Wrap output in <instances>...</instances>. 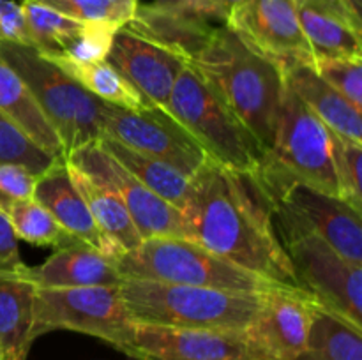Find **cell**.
<instances>
[{
    "mask_svg": "<svg viewBox=\"0 0 362 360\" xmlns=\"http://www.w3.org/2000/svg\"><path fill=\"white\" fill-rule=\"evenodd\" d=\"M67 166H69L74 186L80 191L81 198L87 203L88 210H90L92 217H94L95 224L101 229L103 235L117 247L120 254L136 249L144 240H141L138 229L134 228L115 187L101 176L83 172V169L76 168L69 162H67Z\"/></svg>",
    "mask_w": 362,
    "mask_h": 360,
    "instance_id": "23",
    "label": "cell"
},
{
    "mask_svg": "<svg viewBox=\"0 0 362 360\" xmlns=\"http://www.w3.org/2000/svg\"><path fill=\"white\" fill-rule=\"evenodd\" d=\"M313 66L331 87L362 109V59L315 56Z\"/></svg>",
    "mask_w": 362,
    "mask_h": 360,
    "instance_id": "33",
    "label": "cell"
},
{
    "mask_svg": "<svg viewBox=\"0 0 362 360\" xmlns=\"http://www.w3.org/2000/svg\"><path fill=\"white\" fill-rule=\"evenodd\" d=\"M313 300L297 288L279 286L265 295L264 307L246 334L272 360H296L308 346Z\"/></svg>",
    "mask_w": 362,
    "mask_h": 360,
    "instance_id": "17",
    "label": "cell"
},
{
    "mask_svg": "<svg viewBox=\"0 0 362 360\" xmlns=\"http://www.w3.org/2000/svg\"><path fill=\"white\" fill-rule=\"evenodd\" d=\"M73 80L103 102L126 109L145 108L144 99L126 81V78L113 69L106 60L95 62H74V60H52Z\"/></svg>",
    "mask_w": 362,
    "mask_h": 360,
    "instance_id": "28",
    "label": "cell"
},
{
    "mask_svg": "<svg viewBox=\"0 0 362 360\" xmlns=\"http://www.w3.org/2000/svg\"><path fill=\"white\" fill-rule=\"evenodd\" d=\"M30 46L49 60H105L120 27L103 21H81L37 2H21Z\"/></svg>",
    "mask_w": 362,
    "mask_h": 360,
    "instance_id": "15",
    "label": "cell"
},
{
    "mask_svg": "<svg viewBox=\"0 0 362 360\" xmlns=\"http://www.w3.org/2000/svg\"><path fill=\"white\" fill-rule=\"evenodd\" d=\"M127 356L136 360H272L246 330L134 325Z\"/></svg>",
    "mask_w": 362,
    "mask_h": 360,
    "instance_id": "12",
    "label": "cell"
},
{
    "mask_svg": "<svg viewBox=\"0 0 362 360\" xmlns=\"http://www.w3.org/2000/svg\"><path fill=\"white\" fill-rule=\"evenodd\" d=\"M98 143L110 157L115 159L131 175L136 176L148 189L154 191L158 196H161L163 200H166L182 212L187 196H189V176L180 173L179 169L170 166L168 162L133 150V148L119 143V141L110 136H101Z\"/></svg>",
    "mask_w": 362,
    "mask_h": 360,
    "instance_id": "26",
    "label": "cell"
},
{
    "mask_svg": "<svg viewBox=\"0 0 362 360\" xmlns=\"http://www.w3.org/2000/svg\"><path fill=\"white\" fill-rule=\"evenodd\" d=\"M191 66L218 92L265 152L274 143L285 95L279 64L247 44L226 25L216 27Z\"/></svg>",
    "mask_w": 362,
    "mask_h": 360,
    "instance_id": "2",
    "label": "cell"
},
{
    "mask_svg": "<svg viewBox=\"0 0 362 360\" xmlns=\"http://www.w3.org/2000/svg\"><path fill=\"white\" fill-rule=\"evenodd\" d=\"M106 62L140 94L147 108L168 106L170 94L187 60L158 42L120 27L113 35Z\"/></svg>",
    "mask_w": 362,
    "mask_h": 360,
    "instance_id": "14",
    "label": "cell"
},
{
    "mask_svg": "<svg viewBox=\"0 0 362 360\" xmlns=\"http://www.w3.org/2000/svg\"><path fill=\"white\" fill-rule=\"evenodd\" d=\"M27 268L28 267L20 256L16 233H14L7 215L0 212V274L21 275Z\"/></svg>",
    "mask_w": 362,
    "mask_h": 360,
    "instance_id": "36",
    "label": "cell"
},
{
    "mask_svg": "<svg viewBox=\"0 0 362 360\" xmlns=\"http://www.w3.org/2000/svg\"><path fill=\"white\" fill-rule=\"evenodd\" d=\"M0 56L20 74L42 115L55 131L64 157L103 136L105 102L35 48L20 42H0Z\"/></svg>",
    "mask_w": 362,
    "mask_h": 360,
    "instance_id": "5",
    "label": "cell"
},
{
    "mask_svg": "<svg viewBox=\"0 0 362 360\" xmlns=\"http://www.w3.org/2000/svg\"><path fill=\"white\" fill-rule=\"evenodd\" d=\"M48 6L81 21H103L124 27L140 6L138 0H27Z\"/></svg>",
    "mask_w": 362,
    "mask_h": 360,
    "instance_id": "32",
    "label": "cell"
},
{
    "mask_svg": "<svg viewBox=\"0 0 362 360\" xmlns=\"http://www.w3.org/2000/svg\"><path fill=\"white\" fill-rule=\"evenodd\" d=\"M267 155L303 182L338 196L329 127L288 88Z\"/></svg>",
    "mask_w": 362,
    "mask_h": 360,
    "instance_id": "11",
    "label": "cell"
},
{
    "mask_svg": "<svg viewBox=\"0 0 362 360\" xmlns=\"http://www.w3.org/2000/svg\"><path fill=\"white\" fill-rule=\"evenodd\" d=\"M35 286L23 274H0V349L4 360H27L35 339Z\"/></svg>",
    "mask_w": 362,
    "mask_h": 360,
    "instance_id": "24",
    "label": "cell"
},
{
    "mask_svg": "<svg viewBox=\"0 0 362 360\" xmlns=\"http://www.w3.org/2000/svg\"><path fill=\"white\" fill-rule=\"evenodd\" d=\"M35 288H80V286H120L124 277L115 260L81 240L59 247L39 267L23 272Z\"/></svg>",
    "mask_w": 362,
    "mask_h": 360,
    "instance_id": "19",
    "label": "cell"
},
{
    "mask_svg": "<svg viewBox=\"0 0 362 360\" xmlns=\"http://www.w3.org/2000/svg\"><path fill=\"white\" fill-rule=\"evenodd\" d=\"M285 85L311 113L332 133L362 145L361 109L327 83L313 66V60H293L281 67Z\"/></svg>",
    "mask_w": 362,
    "mask_h": 360,
    "instance_id": "20",
    "label": "cell"
},
{
    "mask_svg": "<svg viewBox=\"0 0 362 360\" xmlns=\"http://www.w3.org/2000/svg\"><path fill=\"white\" fill-rule=\"evenodd\" d=\"M64 159L83 172L101 176L115 187L141 240L156 239V236L186 239L182 212L148 189L136 176L131 175L124 166L110 157L99 147V143L85 145Z\"/></svg>",
    "mask_w": 362,
    "mask_h": 360,
    "instance_id": "13",
    "label": "cell"
},
{
    "mask_svg": "<svg viewBox=\"0 0 362 360\" xmlns=\"http://www.w3.org/2000/svg\"><path fill=\"white\" fill-rule=\"evenodd\" d=\"M21 2H27V0H21Z\"/></svg>",
    "mask_w": 362,
    "mask_h": 360,
    "instance_id": "40",
    "label": "cell"
},
{
    "mask_svg": "<svg viewBox=\"0 0 362 360\" xmlns=\"http://www.w3.org/2000/svg\"><path fill=\"white\" fill-rule=\"evenodd\" d=\"M225 25L281 67L293 60H313L297 18L296 0H246Z\"/></svg>",
    "mask_w": 362,
    "mask_h": 360,
    "instance_id": "16",
    "label": "cell"
},
{
    "mask_svg": "<svg viewBox=\"0 0 362 360\" xmlns=\"http://www.w3.org/2000/svg\"><path fill=\"white\" fill-rule=\"evenodd\" d=\"M35 176L27 168L14 162H0V212L6 214L16 200L32 198Z\"/></svg>",
    "mask_w": 362,
    "mask_h": 360,
    "instance_id": "34",
    "label": "cell"
},
{
    "mask_svg": "<svg viewBox=\"0 0 362 360\" xmlns=\"http://www.w3.org/2000/svg\"><path fill=\"white\" fill-rule=\"evenodd\" d=\"M7 219L16 233L18 240H25L34 246H49L59 247L74 242L73 235L66 232L52 214L42 207L34 198L27 200H16L9 205L6 210Z\"/></svg>",
    "mask_w": 362,
    "mask_h": 360,
    "instance_id": "29",
    "label": "cell"
},
{
    "mask_svg": "<svg viewBox=\"0 0 362 360\" xmlns=\"http://www.w3.org/2000/svg\"><path fill=\"white\" fill-rule=\"evenodd\" d=\"M103 136L168 162L186 176H193L209 155L197 140L165 108L126 109L105 102Z\"/></svg>",
    "mask_w": 362,
    "mask_h": 360,
    "instance_id": "10",
    "label": "cell"
},
{
    "mask_svg": "<svg viewBox=\"0 0 362 360\" xmlns=\"http://www.w3.org/2000/svg\"><path fill=\"white\" fill-rule=\"evenodd\" d=\"M124 27L134 34L158 42L172 52L179 53L187 64L202 52L211 39L216 27H211L205 18L186 11L163 9L158 6H138L133 18Z\"/></svg>",
    "mask_w": 362,
    "mask_h": 360,
    "instance_id": "22",
    "label": "cell"
},
{
    "mask_svg": "<svg viewBox=\"0 0 362 360\" xmlns=\"http://www.w3.org/2000/svg\"><path fill=\"white\" fill-rule=\"evenodd\" d=\"M182 215L186 239L240 268L297 288L271 203L253 172H233L207 159L191 176Z\"/></svg>",
    "mask_w": 362,
    "mask_h": 360,
    "instance_id": "1",
    "label": "cell"
},
{
    "mask_svg": "<svg viewBox=\"0 0 362 360\" xmlns=\"http://www.w3.org/2000/svg\"><path fill=\"white\" fill-rule=\"evenodd\" d=\"M32 198L41 203L74 239L90 244L113 260L120 256L117 247L103 235L95 224L87 203L81 198L78 187L74 186L69 166L64 157L49 166L45 173L35 176Z\"/></svg>",
    "mask_w": 362,
    "mask_h": 360,
    "instance_id": "18",
    "label": "cell"
},
{
    "mask_svg": "<svg viewBox=\"0 0 362 360\" xmlns=\"http://www.w3.org/2000/svg\"><path fill=\"white\" fill-rule=\"evenodd\" d=\"M296 11L313 59H362V27L339 0H296Z\"/></svg>",
    "mask_w": 362,
    "mask_h": 360,
    "instance_id": "21",
    "label": "cell"
},
{
    "mask_svg": "<svg viewBox=\"0 0 362 360\" xmlns=\"http://www.w3.org/2000/svg\"><path fill=\"white\" fill-rule=\"evenodd\" d=\"M166 109L200 143L209 159L225 168L251 173L267 154L191 64L177 76Z\"/></svg>",
    "mask_w": 362,
    "mask_h": 360,
    "instance_id": "7",
    "label": "cell"
},
{
    "mask_svg": "<svg viewBox=\"0 0 362 360\" xmlns=\"http://www.w3.org/2000/svg\"><path fill=\"white\" fill-rule=\"evenodd\" d=\"M59 159L62 157L42 150L20 127L0 113V162H14L27 168L34 176H39Z\"/></svg>",
    "mask_w": 362,
    "mask_h": 360,
    "instance_id": "31",
    "label": "cell"
},
{
    "mask_svg": "<svg viewBox=\"0 0 362 360\" xmlns=\"http://www.w3.org/2000/svg\"><path fill=\"white\" fill-rule=\"evenodd\" d=\"M296 286L317 306L362 328V267L336 253L315 233L276 226Z\"/></svg>",
    "mask_w": 362,
    "mask_h": 360,
    "instance_id": "8",
    "label": "cell"
},
{
    "mask_svg": "<svg viewBox=\"0 0 362 360\" xmlns=\"http://www.w3.org/2000/svg\"><path fill=\"white\" fill-rule=\"evenodd\" d=\"M119 288L134 323L207 330H247L267 295L145 279H124Z\"/></svg>",
    "mask_w": 362,
    "mask_h": 360,
    "instance_id": "3",
    "label": "cell"
},
{
    "mask_svg": "<svg viewBox=\"0 0 362 360\" xmlns=\"http://www.w3.org/2000/svg\"><path fill=\"white\" fill-rule=\"evenodd\" d=\"M0 113L20 127L35 145L55 157H64L55 131L42 115L20 74L0 56Z\"/></svg>",
    "mask_w": 362,
    "mask_h": 360,
    "instance_id": "25",
    "label": "cell"
},
{
    "mask_svg": "<svg viewBox=\"0 0 362 360\" xmlns=\"http://www.w3.org/2000/svg\"><path fill=\"white\" fill-rule=\"evenodd\" d=\"M296 360H362V328L313 302L308 346Z\"/></svg>",
    "mask_w": 362,
    "mask_h": 360,
    "instance_id": "27",
    "label": "cell"
},
{
    "mask_svg": "<svg viewBox=\"0 0 362 360\" xmlns=\"http://www.w3.org/2000/svg\"><path fill=\"white\" fill-rule=\"evenodd\" d=\"M271 203L274 226L315 233L336 253L362 267V217L339 196L329 194L286 172L265 154L253 172Z\"/></svg>",
    "mask_w": 362,
    "mask_h": 360,
    "instance_id": "4",
    "label": "cell"
},
{
    "mask_svg": "<svg viewBox=\"0 0 362 360\" xmlns=\"http://www.w3.org/2000/svg\"><path fill=\"white\" fill-rule=\"evenodd\" d=\"M0 360H4V355H2V349H0Z\"/></svg>",
    "mask_w": 362,
    "mask_h": 360,
    "instance_id": "39",
    "label": "cell"
},
{
    "mask_svg": "<svg viewBox=\"0 0 362 360\" xmlns=\"http://www.w3.org/2000/svg\"><path fill=\"white\" fill-rule=\"evenodd\" d=\"M134 325L119 286L35 288V337L49 330H73L127 353L133 344Z\"/></svg>",
    "mask_w": 362,
    "mask_h": 360,
    "instance_id": "9",
    "label": "cell"
},
{
    "mask_svg": "<svg viewBox=\"0 0 362 360\" xmlns=\"http://www.w3.org/2000/svg\"><path fill=\"white\" fill-rule=\"evenodd\" d=\"M115 267L124 279H145L226 292L265 293L283 286L180 236L144 240L136 249L120 254Z\"/></svg>",
    "mask_w": 362,
    "mask_h": 360,
    "instance_id": "6",
    "label": "cell"
},
{
    "mask_svg": "<svg viewBox=\"0 0 362 360\" xmlns=\"http://www.w3.org/2000/svg\"><path fill=\"white\" fill-rule=\"evenodd\" d=\"M246 0H198L194 13L205 20H223V25L230 18V14L244 4Z\"/></svg>",
    "mask_w": 362,
    "mask_h": 360,
    "instance_id": "37",
    "label": "cell"
},
{
    "mask_svg": "<svg viewBox=\"0 0 362 360\" xmlns=\"http://www.w3.org/2000/svg\"><path fill=\"white\" fill-rule=\"evenodd\" d=\"M0 42H20L30 46V34L21 4L0 0Z\"/></svg>",
    "mask_w": 362,
    "mask_h": 360,
    "instance_id": "35",
    "label": "cell"
},
{
    "mask_svg": "<svg viewBox=\"0 0 362 360\" xmlns=\"http://www.w3.org/2000/svg\"><path fill=\"white\" fill-rule=\"evenodd\" d=\"M329 133H331V157L336 184H338V196L361 214L362 145L354 143V141L332 133L331 129H329Z\"/></svg>",
    "mask_w": 362,
    "mask_h": 360,
    "instance_id": "30",
    "label": "cell"
},
{
    "mask_svg": "<svg viewBox=\"0 0 362 360\" xmlns=\"http://www.w3.org/2000/svg\"><path fill=\"white\" fill-rule=\"evenodd\" d=\"M198 0H156L154 6L163 7V9L172 11H186V13H194ZM197 14V13H194Z\"/></svg>",
    "mask_w": 362,
    "mask_h": 360,
    "instance_id": "38",
    "label": "cell"
}]
</instances>
